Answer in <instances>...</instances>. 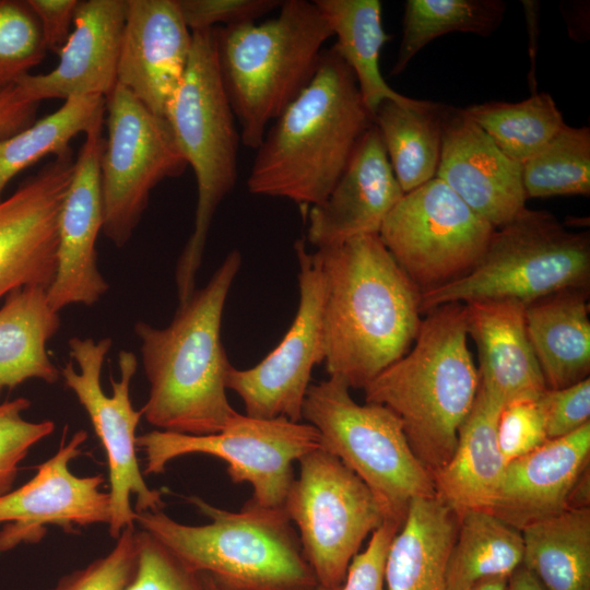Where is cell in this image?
Returning <instances> with one entry per match:
<instances>
[{"label": "cell", "instance_id": "6da1fadb", "mask_svg": "<svg viewBox=\"0 0 590 590\" xmlns=\"http://www.w3.org/2000/svg\"><path fill=\"white\" fill-rule=\"evenodd\" d=\"M324 276V364L329 377L364 389L400 359L421 324V291L378 234L314 252Z\"/></svg>", "mask_w": 590, "mask_h": 590}, {"label": "cell", "instance_id": "7a4b0ae2", "mask_svg": "<svg viewBox=\"0 0 590 590\" xmlns=\"http://www.w3.org/2000/svg\"><path fill=\"white\" fill-rule=\"evenodd\" d=\"M240 266V252L232 250L209 283L179 304L167 327L135 322L150 385L141 412L155 429L210 435L224 429L238 414L226 396L232 365L221 340V324Z\"/></svg>", "mask_w": 590, "mask_h": 590}, {"label": "cell", "instance_id": "3957f363", "mask_svg": "<svg viewBox=\"0 0 590 590\" xmlns=\"http://www.w3.org/2000/svg\"><path fill=\"white\" fill-rule=\"evenodd\" d=\"M374 125L355 76L334 45L310 83L268 128L247 179L253 194L316 205L332 190Z\"/></svg>", "mask_w": 590, "mask_h": 590}, {"label": "cell", "instance_id": "277c9868", "mask_svg": "<svg viewBox=\"0 0 590 590\" xmlns=\"http://www.w3.org/2000/svg\"><path fill=\"white\" fill-rule=\"evenodd\" d=\"M426 314L411 351L363 390L367 403L400 418L410 447L433 473L455 451L480 378L468 345L465 305L449 303Z\"/></svg>", "mask_w": 590, "mask_h": 590}, {"label": "cell", "instance_id": "5b68a950", "mask_svg": "<svg viewBox=\"0 0 590 590\" xmlns=\"http://www.w3.org/2000/svg\"><path fill=\"white\" fill-rule=\"evenodd\" d=\"M278 16L214 27L223 90L240 128L256 150L269 128L315 76L323 45L333 36L315 1H282Z\"/></svg>", "mask_w": 590, "mask_h": 590}, {"label": "cell", "instance_id": "8992f818", "mask_svg": "<svg viewBox=\"0 0 590 590\" xmlns=\"http://www.w3.org/2000/svg\"><path fill=\"white\" fill-rule=\"evenodd\" d=\"M189 503L210 519L188 526L162 510L135 512L134 522L187 567L225 590H315L319 585L283 509L245 505L239 511L200 497Z\"/></svg>", "mask_w": 590, "mask_h": 590}, {"label": "cell", "instance_id": "52a82bcc", "mask_svg": "<svg viewBox=\"0 0 590 590\" xmlns=\"http://www.w3.org/2000/svg\"><path fill=\"white\" fill-rule=\"evenodd\" d=\"M191 33L188 64L166 113L177 144L194 173L198 191L194 227L175 271L179 304L196 290L212 219L235 186L240 140L220 78L214 30Z\"/></svg>", "mask_w": 590, "mask_h": 590}, {"label": "cell", "instance_id": "ba28073f", "mask_svg": "<svg viewBox=\"0 0 590 590\" xmlns=\"http://www.w3.org/2000/svg\"><path fill=\"white\" fill-rule=\"evenodd\" d=\"M589 281V234L569 232L553 214L526 208L494 231L470 272L422 292L421 312L449 303L528 306L559 291L588 288Z\"/></svg>", "mask_w": 590, "mask_h": 590}, {"label": "cell", "instance_id": "9c48e42d", "mask_svg": "<svg viewBox=\"0 0 590 590\" xmlns=\"http://www.w3.org/2000/svg\"><path fill=\"white\" fill-rule=\"evenodd\" d=\"M302 420L317 429L321 448L366 484L386 519L402 526L414 498L435 496L432 473L410 447L400 418L385 405L356 403L341 380L310 385Z\"/></svg>", "mask_w": 590, "mask_h": 590}, {"label": "cell", "instance_id": "30bf717a", "mask_svg": "<svg viewBox=\"0 0 590 590\" xmlns=\"http://www.w3.org/2000/svg\"><path fill=\"white\" fill-rule=\"evenodd\" d=\"M283 511L299 531L304 556L318 585L342 588L363 541L386 520L366 484L322 448L303 456Z\"/></svg>", "mask_w": 590, "mask_h": 590}, {"label": "cell", "instance_id": "8fae6325", "mask_svg": "<svg viewBox=\"0 0 590 590\" xmlns=\"http://www.w3.org/2000/svg\"><path fill=\"white\" fill-rule=\"evenodd\" d=\"M135 442L145 453V475L164 472L169 461L186 455L216 457L227 463L232 482L251 485L246 504L267 509H283L294 480L293 462L321 448L319 433L308 423L239 413L215 434L154 429L137 436Z\"/></svg>", "mask_w": 590, "mask_h": 590}, {"label": "cell", "instance_id": "7c38bea8", "mask_svg": "<svg viewBox=\"0 0 590 590\" xmlns=\"http://www.w3.org/2000/svg\"><path fill=\"white\" fill-rule=\"evenodd\" d=\"M107 138L99 163L104 224L116 246L131 238L151 191L184 174L188 164L168 120L117 83L105 97Z\"/></svg>", "mask_w": 590, "mask_h": 590}, {"label": "cell", "instance_id": "4fadbf2b", "mask_svg": "<svg viewBox=\"0 0 590 590\" xmlns=\"http://www.w3.org/2000/svg\"><path fill=\"white\" fill-rule=\"evenodd\" d=\"M111 342L110 338L95 342L92 338L72 337L69 351L80 371L69 362L60 373L105 449L110 497L108 528L117 539L123 529L134 526L135 512L162 510L164 503L161 492L145 483L137 458L135 432L142 412L133 409L130 399V384L138 368L134 353L119 352L120 378H110L113 394L107 396L102 388V367Z\"/></svg>", "mask_w": 590, "mask_h": 590}, {"label": "cell", "instance_id": "5bb4252c", "mask_svg": "<svg viewBox=\"0 0 590 590\" xmlns=\"http://www.w3.org/2000/svg\"><path fill=\"white\" fill-rule=\"evenodd\" d=\"M494 231L435 177L402 196L378 235L422 293L470 272Z\"/></svg>", "mask_w": 590, "mask_h": 590}, {"label": "cell", "instance_id": "9a60e30c", "mask_svg": "<svg viewBox=\"0 0 590 590\" xmlns=\"http://www.w3.org/2000/svg\"><path fill=\"white\" fill-rule=\"evenodd\" d=\"M295 252L299 264V304L291 327L256 366H231L226 375V389L239 396L246 415L251 417L300 422L311 371L324 362V276L303 240L296 241Z\"/></svg>", "mask_w": 590, "mask_h": 590}, {"label": "cell", "instance_id": "2e32d148", "mask_svg": "<svg viewBox=\"0 0 590 590\" xmlns=\"http://www.w3.org/2000/svg\"><path fill=\"white\" fill-rule=\"evenodd\" d=\"M86 439L84 429L67 442L63 435L58 451L37 467L28 482L0 496V553L39 542L49 526L76 532L109 523L110 497L101 489L104 476H78L70 470V461L82 453Z\"/></svg>", "mask_w": 590, "mask_h": 590}, {"label": "cell", "instance_id": "e0dca14e", "mask_svg": "<svg viewBox=\"0 0 590 590\" xmlns=\"http://www.w3.org/2000/svg\"><path fill=\"white\" fill-rule=\"evenodd\" d=\"M74 162L73 151L54 157L0 201V299L19 287L52 283L59 214Z\"/></svg>", "mask_w": 590, "mask_h": 590}, {"label": "cell", "instance_id": "ac0fdd59", "mask_svg": "<svg viewBox=\"0 0 590 590\" xmlns=\"http://www.w3.org/2000/svg\"><path fill=\"white\" fill-rule=\"evenodd\" d=\"M102 128L99 122L85 134L59 214L57 268L47 288L48 304L57 312L73 304L92 306L109 288L97 269L95 248L104 224L99 172L105 144Z\"/></svg>", "mask_w": 590, "mask_h": 590}, {"label": "cell", "instance_id": "d6986e66", "mask_svg": "<svg viewBox=\"0 0 590 590\" xmlns=\"http://www.w3.org/2000/svg\"><path fill=\"white\" fill-rule=\"evenodd\" d=\"M192 45L177 0H126L117 83L165 117Z\"/></svg>", "mask_w": 590, "mask_h": 590}, {"label": "cell", "instance_id": "ffe728a7", "mask_svg": "<svg viewBox=\"0 0 590 590\" xmlns=\"http://www.w3.org/2000/svg\"><path fill=\"white\" fill-rule=\"evenodd\" d=\"M436 177L495 229L526 209L522 165L505 155L462 109L446 107Z\"/></svg>", "mask_w": 590, "mask_h": 590}, {"label": "cell", "instance_id": "44dd1931", "mask_svg": "<svg viewBox=\"0 0 590 590\" xmlns=\"http://www.w3.org/2000/svg\"><path fill=\"white\" fill-rule=\"evenodd\" d=\"M126 0H81L73 30L50 72L26 74L16 82L28 99L106 97L117 84Z\"/></svg>", "mask_w": 590, "mask_h": 590}, {"label": "cell", "instance_id": "7402d4cb", "mask_svg": "<svg viewBox=\"0 0 590 590\" xmlns=\"http://www.w3.org/2000/svg\"><path fill=\"white\" fill-rule=\"evenodd\" d=\"M403 194L374 123L329 194L310 206L307 239L323 249L358 235L378 234Z\"/></svg>", "mask_w": 590, "mask_h": 590}, {"label": "cell", "instance_id": "603a6c76", "mask_svg": "<svg viewBox=\"0 0 590 590\" xmlns=\"http://www.w3.org/2000/svg\"><path fill=\"white\" fill-rule=\"evenodd\" d=\"M589 457L590 423L547 439L505 465L492 512L521 530L567 509L576 482L589 467Z\"/></svg>", "mask_w": 590, "mask_h": 590}, {"label": "cell", "instance_id": "cb8c5ba5", "mask_svg": "<svg viewBox=\"0 0 590 590\" xmlns=\"http://www.w3.org/2000/svg\"><path fill=\"white\" fill-rule=\"evenodd\" d=\"M464 305L468 335L479 353L480 388L503 406L539 399L547 388L528 337L526 306L515 302Z\"/></svg>", "mask_w": 590, "mask_h": 590}, {"label": "cell", "instance_id": "d4e9b609", "mask_svg": "<svg viewBox=\"0 0 590 590\" xmlns=\"http://www.w3.org/2000/svg\"><path fill=\"white\" fill-rule=\"evenodd\" d=\"M502 408L479 387L450 460L432 473L435 496L457 517L468 510L493 509L506 465L497 442Z\"/></svg>", "mask_w": 590, "mask_h": 590}, {"label": "cell", "instance_id": "484cf974", "mask_svg": "<svg viewBox=\"0 0 590 590\" xmlns=\"http://www.w3.org/2000/svg\"><path fill=\"white\" fill-rule=\"evenodd\" d=\"M588 294V288H567L526 306L528 337L547 389L589 377Z\"/></svg>", "mask_w": 590, "mask_h": 590}, {"label": "cell", "instance_id": "4316f807", "mask_svg": "<svg viewBox=\"0 0 590 590\" xmlns=\"http://www.w3.org/2000/svg\"><path fill=\"white\" fill-rule=\"evenodd\" d=\"M457 515L436 496L414 498L385 565L387 590H448L446 569Z\"/></svg>", "mask_w": 590, "mask_h": 590}, {"label": "cell", "instance_id": "83f0119b", "mask_svg": "<svg viewBox=\"0 0 590 590\" xmlns=\"http://www.w3.org/2000/svg\"><path fill=\"white\" fill-rule=\"evenodd\" d=\"M61 321L47 300V288L23 286L13 290L0 308V396L27 379L47 384L61 373L50 361L46 345Z\"/></svg>", "mask_w": 590, "mask_h": 590}, {"label": "cell", "instance_id": "f1b7e54d", "mask_svg": "<svg viewBox=\"0 0 590 590\" xmlns=\"http://www.w3.org/2000/svg\"><path fill=\"white\" fill-rule=\"evenodd\" d=\"M328 20L334 47L352 70L363 102L373 115L385 101L416 105L421 99L406 97L392 90L379 70V56L390 36L381 22L378 0H314Z\"/></svg>", "mask_w": 590, "mask_h": 590}, {"label": "cell", "instance_id": "f546056e", "mask_svg": "<svg viewBox=\"0 0 590 590\" xmlns=\"http://www.w3.org/2000/svg\"><path fill=\"white\" fill-rule=\"evenodd\" d=\"M520 532L521 565L545 590H590V508L565 509Z\"/></svg>", "mask_w": 590, "mask_h": 590}, {"label": "cell", "instance_id": "4dcf8cb0", "mask_svg": "<svg viewBox=\"0 0 590 590\" xmlns=\"http://www.w3.org/2000/svg\"><path fill=\"white\" fill-rule=\"evenodd\" d=\"M445 105L382 102L374 114L393 174L406 193L436 177L442 139Z\"/></svg>", "mask_w": 590, "mask_h": 590}, {"label": "cell", "instance_id": "1f68e13d", "mask_svg": "<svg viewBox=\"0 0 590 590\" xmlns=\"http://www.w3.org/2000/svg\"><path fill=\"white\" fill-rule=\"evenodd\" d=\"M520 530L488 510L473 509L458 517L446 579L448 590H468L488 578H508L522 564Z\"/></svg>", "mask_w": 590, "mask_h": 590}, {"label": "cell", "instance_id": "d6a6232c", "mask_svg": "<svg viewBox=\"0 0 590 590\" xmlns=\"http://www.w3.org/2000/svg\"><path fill=\"white\" fill-rule=\"evenodd\" d=\"M105 102L103 96L68 98L56 111L0 140V201L9 182L20 173L46 156L72 151V139L103 122Z\"/></svg>", "mask_w": 590, "mask_h": 590}, {"label": "cell", "instance_id": "836d02e7", "mask_svg": "<svg viewBox=\"0 0 590 590\" xmlns=\"http://www.w3.org/2000/svg\"><path fill=\"white\" fill-rule=\"evenodd\" d=\"M462 111L520 165L566 126L553 97L543 92L519 103L487 102Z\"/></svg>", "mask_w": 590, "mask_h": 590}, {"label": "cell", "instance_id": "e575fe53", "mask_svg": "<svg viewBox=\"0 0 590 590\" xmlns=\"http://www.w3.org/2000/svg\"><path fill=\"white\" fill-rule=\"evenodd\" d=\"M505 10L506 3L500 0H408L391 74H400L425 45L441 35L461 32L488 36L500 24Z\"/></svg>", "mask_w": 590, "mask_h": 590}, {"label": "cell", "instance_id": "d590c367", "mask_svg": "<svg viewBox=\"0 0 590 590\" xmlns=\"http://www.w3.org/2000/svg\"><path fill=\"white\" fill-rule=\"evenodd\" d=\"M528 198L590 194V129L565 126L522 164Z\"/></svg>", "mask_w": 590, "mask_h": 590}, {"label": "cell", "instance_id": "8d00e7d4", "mask_svg": "<svg viewBox=\"0 0 590 590\" xmlns=\"http://www.w3.org/2000/svg\"><path fill=\"white\" fill-rule=\"evenodd\" d=\"M47 52L27 0H0V93L14 86Z\"/></svg>", "mask_w": 590, "mask_h": 590}, {"label": "cell", "instance_id": "74e56055", "mask_svg": "<svg viewBox=\"0 0 590 590\" xmlns=\"http://www.w3.org/2000/svg\"><path fill=\"white\" fill-rule=\"evenodd\" d=\"M137 567L126 590H206L202 575L149 532L137 530Z\"/></svg>", "mask_w": 590, "mask_h": 590}, {"label": "cell", "instance_id": "f35d334b", "mask_svg": "<svg viewBox=\"0 0 590 590\" xmlns=\"http://www.w3.org/2000/svg\"><path fill=\"white\" fill-rule=\"evenodd\" d=\"M30 406L26 398L0 403V496L12 489L28 450L55 429L52 421H26L22 414Z\"/></svg>", "mask_w": 590, "mask_h": 590}, {"label": "cell", "instance_id": "ab89813d", "mask_svg": "<svg viewBox=\"0 0 590 590\" xmlns=\"http://www.w3.org/2000/svg\"><path fill=\"white\" fill-rule=\"evenodd\" d=\"M105 556L64 575L49 590H126L138 560L135 526L121 531Z\"/></svg>", "mask_w": 590, "mask_h": 590}, {"label": "cell", "instance_id": "60d3db41", "mask_svg": "<svg viewBox=\"0 0 590 590\" xmlns=\"http://www.w3.org/2000/svg\"><path fill=\"white\" fill-rule=\"evenodd\" d=\"M547 439L538 399L518 400L502 408L497 442L505 464L531 452Z\"/></svg>", "mask_w": 590, "mask_h": 590}, {"label": "cell", "instance_id": "b9f144b4", "mask_svg": "<svg viewBox=\"0 0 590 590\" xmlns=\"http://www.w3.org/2000/svg\"><path fill=\"white\" fill-rule=\"evenodd\" d=\"M181 16L192 31L249 22L280 8V0H177Z\"/></svg>", "mask_w": 590, "mask_h": 590}, {"label": "cell", "instance_id": "7bdbcfd3", "mask_svg": "<svg viewBox=\"0 0 590 590\" xmlns=\"http://www.w3.org/2000/svg\"><path fill=\"white\" fill-rule=\"evenodd\" d=\"M538 402L548 439L571 434L590 423V378L566 388L546 389Z\"/></svg>", "mask_w": 590, "mask_h": 590}, {"label": "cell", "instance_id": "ee69618b", "mask_svg": "<svg viewBox=\"0 0 590 590\" xmlns=\"http://www.w3.org/2000/svg\"><path fill=\"white\" fill-rule=\"evenodd\" d=\"M400 527V523L386 519L371 533L365 551L352 558L341 590H385L386 558Z\"/></svg>", "mask_w": 590, "mask_h": 590}, {"label": "cell", "instance_id": "f6af8a7d", "mask_svg": "<svg viewBox=\"0 0 590 590\" xmlns=\"http://www.w3.org/2000/svg\"><path fill=\"white\" fill-rule=\"evenodd\" d=\"M38 19L47 50L56 54L66 44L79 0H27Z\"/></svg>", "mask_w": 590, "mask_h": 590}, {"label": "cell", "instance_id": "bcb514c9", "mask_svg": "<svg viewBox=\"0 0 590 590\" xmlns=\"http://www.w3.org/2000/svg\"><path fill=\"white\" fill-rule=\"evenodd\" d=\"M39 103L26 98L16 85L0 93V140L35 121Z\"/></svg>", "mask_w": 590, "mask_h": 590}, {"label": "cell", "instance_id": "7dc6e473", "mask_svg": "<svg viewBox=\"0 0 590 590\" xmlns=\"http://www.w3.org/2000/svg\"><path fill=\"white\" fill-rule=\"evenodd\" d=\"M507 590H545V588L521 565L508 577Z\"/></svg>", "mask_w": 590, "mask_h": 590}, {"label": "cell", "instance_id": "c3c4849f", "mask_svg": "<svg viewBox=\"0 0 590 590\" xmlns=\"http://www.w3.org/2000/svg\"><path fill=\"white\" fill-rule=\"evenodd\" d=\"M508 578H488L474 583L468 590H507Z\"/></svg>", "mask_w": 590, "mask_h": 590}, {"label": "cell", "instance_id": "681fc988", "mask_svg": "<svg viewBox=\"0 0 590 590\" xmlns=\"http://www.w3.org/2000/svg\"><path fill=\"white\" fill-rule=\"evenodd\" d=\"M203 578V582L205 585L206 590H225L221 586L217 585V582L209 575L201 574ZM342 588H326L318 586L315 590H341Z\"/></svg>", "mask_w": 590, "mask_h": 590}]
</instances>
